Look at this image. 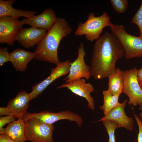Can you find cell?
Returning a JSON list of instances; mask_svg holds the SVG:
<instances>
[{"label":"cell","instance_id":"6da1fadb","mask_svg":"<svg viewBox=\"0 0 142 142\" xmlns=\"http://www.w3.org/2000/svg\"><path fill=\"white\" fill-rule=\"evenodd\" d=\"M125 53L116 37L106 32L96 40L93 47L90 69L91 76L96 80L108 77L115 70L117 61Z\"/></svg>","mask_w":142,"mask_h":142},{"label":"cell","instance_id":"7a4b0ae2","mask_svg":"<svg viewBox=\"0 0 142 142\" xmlns=\"http://www.w3.org/2000/svg\"><path fill=\"white\" fill-rule=\"evenodd\" d=\"M68 23L63 18L57 17L56 21L43 38L37 45L34 53L36 60L56 65L60 62L58 49L61 39L71 32Z\"/></svg>","mask_w":142,"mask_h":142},{"label":"cell","instance_id":"3957f363","mask_svg":"<svg viewBox=\"0 0 142 142\" xmlns=\"http://www.w3.org/2000/svg\"><path fill=\"white\" fill-rule=\"evenodd\" d=\"M114 25L106 12L98 17H95L94 13L92 12L89 13L88 18L85 22L79 23L74 34L78 36L85 35L88 40L92 42L100 37L105 27L107 26L110 27Z\"/></svg>","mask_w":142,"mask_h":142},{"label":"cell","instance_id":"277c9868","mask_svg":"<svg viewBox=\"0 0 142 142\" xmlns=\"http://www.w3.org/2000/svg\"><path fill=\"white\" fill-rule=\"evenodd\" d=\"M111 33L118 39L125 52L127 59L142 57V37H136L128 33L122 25H114L110 27Z\"/></svg>","mask_w":142,"mask_h":142},{"label":"cell","instance_id":"5b68a950","mask_svg":"<svg viewBox=\"0 0 142 142\" xmlns=\"http://www.w3.org/2000/svg\"><path fill=\"white\" fill-rule=\"evenodd\" d=\"M25 122L27 140L31 142H54L52 137L54 128L53 124L44 123L36 118H31Z\"/></svg>","mask_w":142,"mask_h":142},{"label":"cell","instance_id":"8992f818","mask_svg":"<svg viewBox=\"0 0 142 142\" xmlns=\"http://www.w3.org/2000/svg\"><path fill=\"white\" fill-rule=\"evenodd\" d=\"M138 70L136 67L124 71L123 92L128 98V105L134 106L142 103V89L137 77Z\"/></svg>","mask_w":142,"mask_h":142},{"label":"cell","instance_id":"52a82bcc","mask_svg":"<svg viewBox=\"0 0 142 142\" xmlns=\"http://www.w3.org/2000/svg\"><path fill=\"white\" fill-rule=\"evenodd\" d=\"M32 118H36L42 122L48 124H53L59 120L66 119L71 122H75L79 127L82 126L83 119L80 115L67 110L58 113L48 111H43L37 113L27 112L22 119L25 121Z\"/></svg>","mask_w":142,"mask_h":142},{"label":"cell","instance_id":"ba28073f","mask_svg":"<svg viewBox=\"0 0 142 142\" xmlns=\"http://www.w3.org/2000/svg\"><path fill=\"white\" fill-rule=\"evenodd\" d=\"M9 16L0 17V43L13 45L16 37L23 25V20Z\"/></svg>","mask_w":142,"mask_h":142},{"label":"cell","instance_id":"9c48e42d","mask_svg":"<svg viewBox=\"0 0 142 142\" xmlns=\"http://www.w3.org/2000/svg\"><path fill=\"white\" fill-rule=\"evenodd\" d=\"M78 56L76 59L72 62L68 75L63 79L65 83L82 78L89 80L91 77L90 67L85 62L84 57L86 54L84 43L82 42L78 47Z\"/></svg>","mask_w":142,"mask_h":142},{"label":"cell","instance_id":"30bf717a","mask_svg":"<svg viewBox=\"0 0 142 142\" xmlns=\"http://www.w3.org/2000/svg\"><path fill=\"white\" fill-rule=\"evenodd\" d=\"M71 62L68 60L60 62L55 68H51L50 74L46 79L32 87V91L29 93L30 100L36 98L57 78L69 73Z\"/></svg>","mask_w":142,"mask_h":142},{"label":"cell","instance_id":"8fae6325","mask_svg":"<svg viewBox=\"0 0 142 142\" xmlns=\"http://www.w3.org/2000/svg\"><path fill=\"white\" fill-rule=\"evenodd\" d=\"M67 88L75 94L85 98L88 103V107L92 110H94V100L90 95L94 91V88L91 84L86 83L84 78L76 79L63 84L57 88Z\"/></svg>","mask_w":142,"mask_h":142},{"label":"cell","instance_id":"7c38bea8","mask_svg":"<svg viewBox=\"0 0 142 142\" xmlns=\"http://www.w3.org/2000/svg\"><path fill=\"white\" fill-rule=\"evenodd\" d=\"M127 102V100H125L123 103H119L108 114L98 121L110 120L116 123L118 128H123L128 130L133 131L134 126L133 119L128 116L124 111V108Z\"/></svg>","mask_w":142,"mask_h":142},{"label":"cell","instance_id":"4fadbf2b","mask_svg":"<svg viewBox=\"0 0 142 142\" xmlns=\"http://www.w3.org/2000/svg\"><path fill=\"white\" fill-rule=\"evenodd\" d=\"M47 30L31 27L21 28L17 34L15 41L24 47L28 48L37 45L44 37Z\"/></svg>","mask_w":142,"mask_h":142},{"label":"cell","instance_id":"5bb4252c","mask_svg":"<svg viewBox=\"0 0 142 142\" xmlns=\"http://www.w3.org/2000/svg\"><path fill=\"white\" fill-rule=\"evenodd\" d=\"M57 17L54 11L48 8L40 14L29 18H24L25 24L32 27L49 30L56 21Z\"/></svg>","mask_w":142,"mask_h":142},{"label":"cell","instance_id":"9a60e30c","mask_svg":"<svg viewBox=\"0 0 142 142\" xmlns=\"http://www.w3.org/2000/svg\"><path fill=\"white\" fill-rule=\"evenodd\" d=\"M30 100L29 94L23 90L19 92L14 98L8 102L7 107L15 118L22 119L27 112Z\"/></svg>","mask_w":142,"mask_h":142},{"label":"cell","instance_id":"2e32d148","mask_svg":"<svg viewBox=\"0 0 142 142\" xmlns=\"http://www.w3.org/2000/svg\"><path fill=\"white\" fill-rule=\"evenodd\" d=\"M34 52L28 51L21 48L15 49L10 53V60L17 71L24 72L29 62L34 58Z\"/></svg>","mask_w":142,"mask_h":142},{"label":"cell","instance_id":"e0dca14e","mask_svg":"<svg viewBox=\"0 0 142 142\" xmlns=\"http://www.w3.org/2000/svg\"><path fill=\"white\" fill-rule=\"evenodd\" d=\"M15 0H0V17L9 16L19 18L20 17L29 18L35 16L36 12L30 11H24L14 8L13 3Z\"/></svg>","mask_w":142,"mask_h":142},{"label":"cell","instance_id":"ac0fdd59","mask_svg":"<svg viewBox=\"0 0 142 142\" xmlns=\"http://www.w3.org/2000/svg\"><path fill=\"white\" fill-rule=\"evenodd\" d=\"M25 128V122L22 118L18 119L8 124L4 134L17 142H25L27 140Z\"/></svg>","mask_w":142,"mask_h":142},{"label":"cell","instance_id":"d6986e66","mask_svg":"<svg viewBox=\"0 0 142 142\" xmlns=\"http://www.w3.org/2000/svg\"><path fill=\"white\" fill-rule=\"evenodd\" d=\"M108 77V90L113 95H120L123 92L124 71L119 68H116Z\"/></svg>","mask_w":142,"mask_h":142},{"label":"cell","instance_id":"ffe728a7","mask_svg":"<svg viewBox=\"0 0 142 142\" xmlns=\"http://www.w3.org/2000/svg\"><path fill=\"white\" fill-rule=\"evenodd\" d=\"M103 98V104L99 108L103 111L104 115L110 112L119 104L118 99L119 95H112L107 90L102 92Z\"/></svg>","mask_w":142,"mask_h":142},{"label":"cell","instance_id":"44dd1931","mask_svg":"<svg viewBox=\"0 0 142 142\" xmlns=\"http://www.w3.org/2000/svg\"><path fill=\"white\" fill-rule=\"evenodd\" d=\"M102 121L108 134L109 138L108 142H115V131L116 129L118 128L116 123L109 120H104Z\"/></svg>","mask_w":142,"mask_h":142},{"label":"cell","instance_id":"7402d4cb","mask_svg":"<svg viewBox=\"0 0 142 142\" xmlns=\"http://www.w3.org/2000/svg\"><path fill=\"white\" fill-rule=\"evenodd\" d=\"M110 2L115 11L119 13L124 12L128 6L127 0H110Z\"/></svg>","mask_w":142,"mask_h":142},{"label":"cell","instance_id":"603a6c76","mask_svg":"<svg viewBox=\"0 0 142 142\" xmlns=\"http://www.w3.org/2000/svg\"><path fill=\"white\" fill-rule=\"evenodd\" d=\"M131 22L138 26L140 31V36L142 37V0L139 9L131 19Z\"/></svg>","mask_w":142,"mask_h":142},{"label":"cell","instance_id":"cb8c5ba5","mask_svg":"<svg viewBox=\"0 0 142 142\" xmlns=\"http://www.w3.org/2000/svg\"><path fill=\"white\" fill-rule=\"evenodd\" d=\"M15 118L11 115H9L0 117V134H4L5 128L3 127L6 124H8L15 120Z\"/></svg>","mask_w":142,"mask_h":142},{"label":"cell","instance_id":"d4e9b609","mask_svg":"<svg viewBox=\"0 0 142 142\" xmlns=\"http://www.w3.org/2000/svg\"><path fill=\"white\" fill-rule=\"evenodd\" d=\"M10 60V53L8 52L7 47H1L0 48V66Z\"/></svg>","mask_w":142,"mask_h":142},{"label":"cell","instance_id":"484cf974","mask_svg":"<svg viewBox=\"0 0 142 142\" xmlns=\"http://www.w3.org/2000/svg\"><path fill=\"white\" fill-rule=\"evenodd\" d=\"M134 116L139 128V132L138 134L137 142H142V122L140 118L135 113Z\"/></svg>","mask_w":142,"mask_h":142},{"label":"cell","instance_id":"4316f807","mask_svg":"<svg viewBox=\"0 0 142 142\" xmlns=\"http://www.w3.org/2000/svg\"><path fill=\"white\" fill-rule=\"evenodd\" d=\"M10 115L14 116L13 114L7 106L0 108V115Z\"/></svg>","mask_w":142,"mask_h":142},{"label":"cell","instance_id":"83f0119b","mask_svg":"<svg viewBox=\"0 0 142 142\" xmlns=\"http://www.w3.org/2000/svg\"><path fill=\"white\" fill-rule=\"evenodd\" d=\"M0 142H17L5 134H0Z\"/></svg>","mask_w":142,"mask_h":142},{"label":"cell","instance_id":"f1b7e54d","mask_svg":"<svg viewBox=\"0 0 142 142\" xmlns=\"http://www.w3.org/2000/svg\"><path fill=\"white\" fill-rule=\"evenodd\" d=\"M137 77L139 83H142V67L138 70Z\"/></svg>","mask_w":142,"mask_h":142},{"label":"cell","instance_id":"f546056e","mask_svg":"<svg viewBox=\"0 0 142 142\" xmlns=\"http://www.w3.org/2000/svg\"><path fill=\"white\" fill-rule=\"evenodd\" d=\"M139 115L141 118V120L142 122V112L140 113Z\"/></svg>","mask_w":142,"mask_h":142},{"label":"cell","instance_id":"4dcf8cb0","mask_svg":"<svg viewBox=\"0 0 142 142\" xmlns=\"http://www.w3.org/2000/svg\"><path fill=\"white\" fill-rule=\"evenodd\" d=\"M139 109L140 110H142V103L140 105V106L139 108Z\"/></svg>","mask_w":142,"mask_h":142},{"label":"cell","instance_id":"1f68e13d","mask_svg":"<svg viewBox=\"0 0 142 142\" xmlns=\"http://www.w3.org/2000/svg\"><path fill=\"white\" fill-rule=\"evenodd\" d=\"M139 85H140V86L141 88V89H142V83H139Z\"/></svg>","mask_w":142,"mask_h":142},{"label":"cell","instance_id":"d6a6232c","mask_svg":"<svg viewBox=\"0 0 142 142\" xmlns=\"http://www.w3.org/2000/svg\"><path fill=\"white\" fill-rule=\"evenodd\" d=\"M133 142H137L136 141H134Z\"/></svg>","mask_w":142,"mask_h":142}]
</instances>
